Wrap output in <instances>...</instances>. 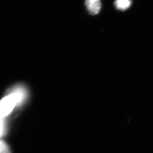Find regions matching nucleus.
<instances>
[{
    "instance_id": "f03ea898",
    "label": "nucleus",
    "mask_w": 153,
    "mask_h": 153,
    "mask_svg": "<svg viewBox=\"0 0 153 153\" xmlns=\"http://www.w3.org/2000/svg\"><path fill=\"white\" fill-rule=\"evenodd\" d=\"M85 4L88 10L92 15L98 14L101 9V3L99 0H87Z\"/></svg>"
},
{
    "instance_id": "20e7f679",
    "label": "nucleus",
    "mask_w": 153,
    "mask_h": 153,
    "mask_svg": "<svg viewBox=\"0 0 153 153\" xmlns=\"http://www.w3.org/2000/svg\"><path fill=\"white\" fill-rule=\"evenodd\" d=\"M0 153H11L9 146L2 140H0Z\"/></svg>"
},
{
    "instance_id": "f257e3e1",
    "label": "nucleus",
    "mask_w": 153,
    "mask_h": 153,
    "mask_svg": "<svg viewBox=\"0 0 153 153\" xmlns=\"http://www.w3.org/2000/svg\"><path fill=\"white\" fill-rule=\"evenodd\" d=\"M27 96V91L24 85H14L0 100V115L4 118L8 116L16 107L25 101Z\"/></svg>"
},
{
    "instance_id": "39448f33",
    "label": "nucleus",
    "mask_w": 153,
    "mask_h": 153,
    "mask_svg": "<svg viewBox=\"0 0 153 153\" xmlns=\"http://www.w3.org/2000/svg\"><path fill=\"white\" fill-rule=\"evenodd\" d=\"M5 131V124L4 117L0 115V137L2 136Z\"/></svg>"
},
{
    "instance_id": "7ed1b4c3",
    "label": "nucleus",
    "mask_w": 153,
    "mask_h": 153,
    "mask_svg": "<svg viewBox=\"0 0 153 153\" xmlns=\"http://www.w3.org/2000/svg\"><path fill=\"white\" fill-rule=\"evenodd\" d=\"M114 4L117 10L124 11L130 7L131 1L129 0H118L114 2Z\"/></svg>"
}]
</instances>
